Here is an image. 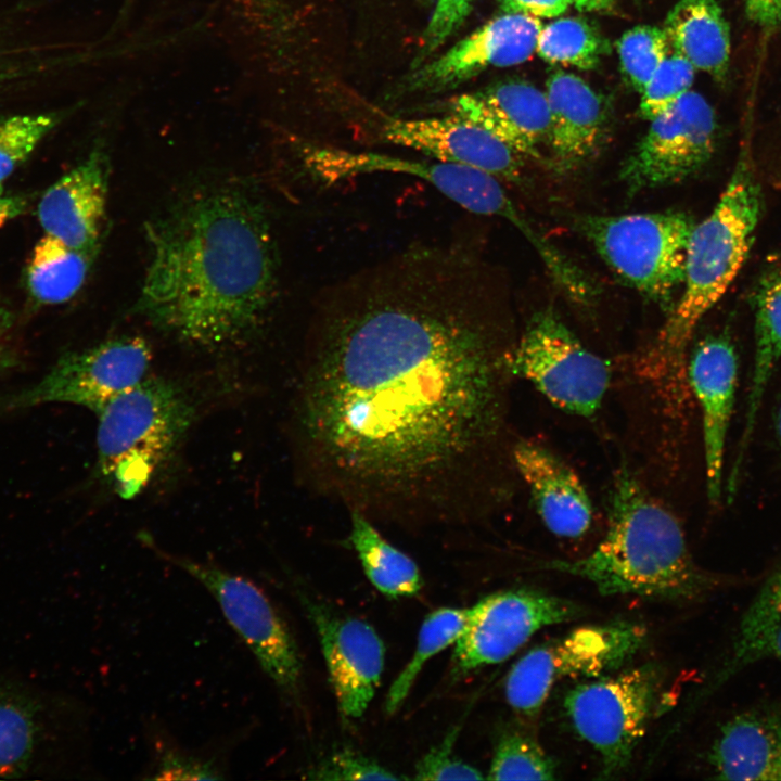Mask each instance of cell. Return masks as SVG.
<instances>
[{"label":"cell","mask_w":781,"mask_h":781,"mask_svg":"<svg viewBox=\"0 0 781 781\" xmlns=\"http://www.w3.org/2000/svg\"><path fill=\"white\" fill-rule=\"evenodd\" d=\"M512 347L460 247L412 246L328 287L296 408L315 486L367 517L472 512L504 436Z\"/></svg>","instance_id":"6da1fadb"},{"label":"cell","mask_w":781,"mask_h":781,"mask_svg":"<svg viewBox=\"0 0 781 781\" xmlns=\"http://www.w3.org/2000/svg\"><path fill=\"white\" fill-rule=\"evenodd\" d=\"M150 258L136 312L167 334L216 349L251 336L277 293L278 265L259 200L199 188L145 226Z\"/></svg>","instance_id":"7a4b0ae2"},{"label":"cell","mask_w":781,"mask_h":781,"mask_svg":"<svg viewBox=\"0 0 781 781\" xmlns=\"http://www.w3.org/2000/svg\"><path fill=\"white\" fill-rule=\"evenodd\" d=\"M584 578L605 596L693 602L745 582L705 571L692 558L678 518L625 465L609 496L606 533L586 556L545 562Z\"/></svg>","instance_id":"3957f363"},{"label":"cell","mask_w":781,"mask_h":781,"mask_svg":"<svg viewBox=\"0 0 781 781\" xmlns=\"http://www.w3.org/2000/svg\"><path fill=\"white\" fill-rule=\"evenodd\" d=\"M750 148L745 142L719 201L695 223L681 296L638 364L642 379L668 402L681 401L687 349L694 330L734 280L753 242L763 197Z\"/></svg>","instance_id":"277c9868"},{"label":"cell","mask_w":781,"mask_h":781,"mask_svg":"<svg viewBox=\"0 0 781 781\" xmlns=\"http://www.w3.org/2000/svg\"><path fill=\"white\" fill-rule=\"evenodd\" d=\"M97 415L98 471L119 497L131 499L170 459L195 418V406L181 384L148 376Z\"/></svg>","instance_id":"5b68a950"},{"label":"cell","mask_w":781,"mask_h":781,"mask_svg":"<svg viewBox=\"0 0 781 781\" xmlns=\"http://www.w3.org/2000/svg\"><path fill=\"white\" fill-rule=\"evenodd\" d=\"M574 226L624 284L664 308L671 306L673 294L684 280L687 248L695 226L690 215L670 209L580 214L574 217Z\"/></svg>","instance_id":"8992f818"},{"label":"cell","mask_w":781,"mask_h":781,"mask_svg":"<svg viewBox=\"0 0 781 781\" xmlns=\"http://www.w3.org/2000/svg\"><path fill=\"white\" fill-rule=\"evenodd\" d=\"M645 628L628 620L581 626L532 648L509 670L504 694L527 718L539 715L552 688L569 677H600L625 666L644 645Z\"/></svg>","instance_id":"52a82bcc"},{"label":"cell","mask_w":781,"mask_h":781,"mask_svg":"<svg viewBox=\"0 0 781 781\" xmlns=\"http://www.w3.org/2000/svg\"><path fill=\"white\" fill-rule=\"evenodd\" d=\"M660 687L658 670L641 665L581 682L566 693L565 714L577 735L599 754L601 779L616 778L630 764Z\"/></svg>","instance_id":"ba28073f"},{"label":"cell","mask_w":781,"mask_h":781,"mask_svg":"<svg viewBox=\"0 0 781 781\" xmlns=\"http://www.w3.org/2000/svg\"><path fill=\"white\" fill-rule=\"evenodd\" d=\"M142 538L156 555L185 572L212 594L267 677L285 699L298 705L303 677L298 648L269 597L244 576L170 553L156 547L148 536Z\"/></svg>","instance_id":"9c48e42d"},{"label":"cell","mask_w":781,"mask_h":781,"mask_svg":"<svg viewBox=\"0 0 781 781\" xmlns=\"http://www.w3.org/2000/svg\"><path fill=\"white\" fill-rule=\"evenodd\" d=\"M512 376L528 381L569 414L593 415L607 392L609 363L589 350L552 308L535 312L509 359Z\"/></svg>","instance_id":"30bf717a"},{"label":"cell","mask_w":781,"mask_h":781,"mask_svg":"<svg viewBox=\"0 0 781 781\" xmlns=\"http://www.w3.org/2000/svg\"><path fill=\"white\" fill-rule=\"evenodd\" d=\"M151 348L139 336H118L63 356L36 384L5 399L4 408L73 404L98 413L148 377Z\"/></svg>","instance_id":"8fae6325"},{"label":"cell","mask_w":781,"mask_h":781,"mask_svg":"<svg viewBox=\"0 0 781 781\" xmlns=\"http://www.w3.org/2000/svg\"><path fill=\"white\" fill-rule=\"evenodd\" d=\"M650 121L619 170L632 194L687 180L703 169L716 148L715 113L695 91L689 90Z\"/></svg>","instance_id":"7c38bea8"},{"label":"cell","mask_w":781,"mask_h":781,"mask_svg":"<svg viewBox=\"0 0 781 781\" xmlns=\"http://www.w3.org/2000/svg\"><path fill=\"white\" fill-rule=\"evenodd\" d=\"M575 602L545 591L520 588L499 591L469 609L466 625L456 641L452 671L465 674L501 663L538 630L580 617Z\"/></svg>","instance_id":"4fadbf2b"},{"label":"cell","mask_w":781,"mask_h":781,"mask_svg":"<svg viewBox=\"0 0 781 781\" xmlns=\"http://www.w3.org/2000/svg\"><path fill=\"white\" fill-rule=\"evenodd\" d=\"M306 169L324 182L373 172L406 174L432 184L437 191L469 212L502 217L512 200L500 180L482 170L444 163L348 151L331 146L303 149Z\"/></svg>","instance_id":"5bb4252c"},{"label":"cell","mask_w":781,"mask_h":781,"mask_svg":"<svg viewBox=\"0 0 781 781\" xmlns=\"http://www.w3.org/2000/svg\"><path fill=\"white\" fill-rule=\"evenodd\" d=\"M299 598L319 637L341 713L348 718L361 717L383 673V641L367 622L340 616L303 593Z\"/></svg>","instance_id":"9a60e30c"},{"label":"cell","mask_w":781,"mask_h":781,"mask_svg":"<svg viewBox=\"0 0 781 781\" xmlns=\"http://www.w3.org/2000/svg\"><path fill=\"white\" fill-rule=\"evenodd\" d=\"M390 143L413 149L435 161L472 167L500 181L520 183L524 156L497 136L462 117L389 119L382 129Z\"/></svg>","instance_id":"2e32d148"},{"label":"cell","mask_w":781,"mask_h":781,"mask_svg":"<svg viewBox=\"0 0 781 781\" xmlns=\"http://www.w3.org/2000/svg\"><path fill=\"white\" fill-rule=\"evenodd\" d=\"M738 375V355L725 334L700 341L687 361V381L701 410L706 492L713 505L722 494L726 441Z\"/></svg>","instance_id":"e0dca14e"},{"label":"cell","mask_w":781,"mask_h":781,"mask_svg":"<svg viewBox=\"0 0 781 781\" xmlns=\"http://www.w3.org/2000/svg\"><path fill=\"white\" fill-rule=\"evenodd\" d=\"M541 28V22L534 16L521 13L500 15L417 71L411 76V87L443 90L488 67L523 63L536 51Z\"/></svg>","instance_id":"ac0fdd59"},{"label":"cell","mask_w":781,"mask_h":781,"mask_svg":"<svg viewBox=\"0 0 781 781\" xmlns=\"http://www.w3.org/2000/svg\"><path fill=\"white\" fill-rule=\"evenodd\" d=\"M108 172L106 155L95 149L56 180L38 204L44 234L93 254L106 217Z\"/></svg>","instance_id":"d6986e66"},{"label":"cell","mask_w":781,"mask_h":781,"mask_svg":"<svg viewBox=\"0 0 781 781\" xmlns=\"http://www.w3.org/2000/svg\"><path fill=\"white\" fill-rule=\"evenodd\" d=\"M511 456L545 526L561 538L584 536L593 508L575 471L551 449L529 439L514 444Z\"/></svg>","instance_id":"ffe728a7"},{"label":"cell","mask_w":781,"mask_h":781,"mask_svg":"<svg viewBox=\"0 0 781 781\" xmlns=\"http://www.w3.org/2000/svg\"><path fill=\"white\" fill-rule=\"evenodd\" d=\"M550 126L547 144L559 171L580 168L598 155L607 132L600 95L580 77L558 72L547 81Z\"/></svg>","instance_id":"44dd1931"},{"label":"cell","mask_w":781,"mask_h":781,"mask_svg":"<svg viewBox=\"0 0 781 781\" xmlns=\"http://www.w3.org/2000/svg\"><path fill=\"white\" fill-rule=\"evenodd\" d=\"M452 115L487 129L524 157L540 158L550 114L546 93L525 81H509L451 100Z\"/></svg>","instance_id":"7402d4cb"},{"label":"cell","mask_w":781,"mask_h":781,"mask_svg":"<svg viewBox=\"0 0 781 781\" xmlns=\"http://www.w3.org/2000/svg\"><path fill=\"white\" fill-rule=\"evenodd\" d=\"M707 758L713 779L781 781V706L761 704L732 716Z\"/></svg>","instance_id":"603a6c76"},{"label":"cell","mask_w":781,"mask_h":781,"mask_svg":"<svg viewBox=\"0 0 781 781\" xmlns=\"http://www.w3.org/2000/svg\"><path fill=\"white\" fill-rule=\"evenodd\" d=\"M755 350L744 424L730 476L740 478L752 443L763 398L781 360V266L759 280L755 296Z\"/></svg>","instance_id":"cb8c5ba5"},{"label":"cell","mask_w":781,"mask_h":781,"mask_svg":"<svg viewBox=\"0 0 781 781\" xmlns=\"http://www.w3.org/2000/svg\"><path fill=\"white\" fill-rule=\"evenodd\" d=\"M664 31L670 48L695 69L718 80L726 78L730 61V33L715 0H679L668 12Z\"/></svg>","instance_id":"d4e9b609"},{"label":"cell","mask_w":781,"mask_h":781,"mask_svg":"<svg viewBox=\"0 0 781 781\" xmlns=\"http://www.w3.org/2000/svg\"><path fill=\"white\" fill-rule=\"evenodd\" d=\"M764 660L781 664V569L760 586L742 615L730 649L718 667L710 690Z\"/></svg>","instance_id":"484cf974"},{"label":"cell","mask_w":781,"mask_h":781,"mask_svg":"<svg viewBox=\"0 0 781 781\" xmlns=\"http://www.w3.org/2000/svg\"><path fill=\"white\" fill-rule=\"evenodd\" d=\"M42 703L25 687L0 680V779L34 767L47 732Z\"/></svg>","instance_id":"4316f807"},{"label":"cell","mask_w":781,"mask_h":781,"mask_svg":"<svg viewBox=\"0 0 781 781\" xmlns=\"http://www.w3.org/2000/svg\"><path fill=\"white\" fill-rule=\"evenodd\" d=\"M349 540L368 579L383 594L395 599L420 591L422 578L415 562L389 543L362 513H350Z\"/></svg>","instance_id":"83f0119b"},{"label":"cell","mask_w":781,"mask_h":781,"mask_svg":"<svg viewBox=\"0 0 781 781\" xmlns=\"http://www.w3.org/2000/svg\"><path fill=\"white\" fill-rule=\"evenodd\" d=\"M92 253L71 247L44 234L36 244L27 269L31 295L48 305L73 298L84 285Z\"/></svg>","instance_id":"f1b7e54d"},{"label":"cell","mask_w":781,"mask_h":781,"mask_svg":"<svg viewBox=\"0 0 781 781\" xmlns=\"http://www.w3.org/2000/svg\"><path fill=\"white\" fill-rule=\"evenodd\" d=\"M469 609L440 607L423 620L412 657L393 681L385 700V712L393 715L408 696L423 665L456 643L468 620Z\"/></svg>","instance_id":"f546056e"},{"label":"cell","mask_w":781,"mask_h":781,"mask_svg":"<svg viewBox=\"0 0 781 781\" xmlns=\"http://www.w3.org/2000/svg\"><path fill=\"white\" fill-rule=\"evenodd\" d=\"M603 51L597 30L577 17L559 18L542 26L536 47L547 62L581 69L594 67Z\"/></svg>","instance_id":"4dcf8cb0"},{"label":"cell","mask_w":781,"mask_h":781,"mask_svg":"<svg viewBox=\"0 0 781 781\" xmlns=\"http://www.w3.org/2000/svg\"><path fill=\"white\" fill-rule=\"evenodd\" d=\"M555 765L537 740L508 731L498 740L486 779L553 780Z\"/></svg>","instance_id":"1f68e13d"},{"label":"cell","mask_w":781,"mask_h":781,"mask_svg":"<svg viewBox=\"0 0 781 781\" xmlns=\"http://www.w3.org/2000/svg\"><path fill=\"white\" fill-rule=\"evenodd\" d=\"M59 121L60 115L55 113L0 118V189Z\"/></svg>","instance_id":"d6a6232c"},{"label":"cell","mask_w":781,"mask_h":781,"mask_svg":"<svg viewBox=\"0 0 781 781\" xmlns=\"http://www.w3.org/2000/svg\"><path fill=\"white\" fill-rule=\"evenodd\" d=\"M622 71L638 91H642L669 54L664 29L639 25L627 30L617 42Z\"/></svg>","instance_id":"836d02e7"},{"label":"cell","mask_w":781,"mask_h":781,"mask_svg":"<svg viewBox=\"0 0 781 781\" xmlns=\"http://www.w3.org/2000/svg\"><path fill=\"white\" fill-rule=\"evenodd\" d=\"M694 71L681 55L668 54L641 91L640 115L651 120L668 110L690 90Z\"/></svg>","instance_id":"e575fe53"},{"label":"cell","mask_w":781,"mask_h":781,"mask_svg":"<svg viewBox=\"0 0 781 781\" xmlns=\"http://www.w3.org/2000/svg\"><path fill=\"white\" fill-rule=\"evenodd\" d=\"M148 779L156 780H214L225 774L218 761L193 754L179 746H158Z\"/></svg>","instance_id":"d590c367"},{"label":"cell","mask_w":781,"mask_h":781,"mask_svg":"<svg viewBox=\"0 0 781 781\" xmlns=\"http://www.w3.org/2000/svg\"><path fill=\"white\" fill-rule=\"evenodd\" d=\"M313 780H397L399 776L373 759L348 748L340 750L323 758L309 771Z\"/></svg>","instance_id":"8d00e7d4"},{"label":"cell","mask_w":781,"mask_h":781,"mask_svg":"<svg viewBox=\"0 0 781 781\" xmlns=\"http://www.w3.org/2000/svg\"><path fill=\"white\" fill-rule=\"evenodd\" d=\"M460 726L453 727L444 740L417 764V780H482L486 777L475 767L462 761L452 753Z\"/></svg>","instance_id":"74e56055"},{"label":"cell","mask_w":781,"mask_h":781,"mask_svg":"<svg viewBox=\"0 0 781 781\" xmlns=\"http://www.w3.org/2000/svg\"><path fill=\"white\" fill-rule=\"evenodd\" d=\"M474 0H437L424 33V52L445 42L463 23Z\"/></svg>","instance_id":"f35d334b"},{"label":"cell","mask_w":781,"mask_h":781,"mask_svg":"<svg viewBox=\"0 0 781 781\" xmlns=\"http://www.w3.org/2000/svg\"><path fill=\"white\" fill-rule=\"evenodd\" d=\"M505 13H521L534 17H555L563 14L572 0H497Z\"/></svg>","instance_id":"ab89813d"},{"label":"cell","mask_w":781,"mask_h":781,"mask_svg":"<svg viewBox=\"0 0 781 781\" xmlns=\"http://www.w3.org/2000/svg\"><path fill=\"white\" fill-rule=\"evenodd\" d=\"M747 18L765 30H772L781 23V0H745Z\"/></svg>","instance_id":"60d3db41"},{"label":"cell","mask_w":781,"mask_h":781,"mask_svg":"<svg viewBox=\"0 0 781 781\" xmlns=\"http://www.w3.org/2000/svg\"><path fill=\"white\" fill-rule=\"evenodd\" d=\"M24 207V203L16 196L4 193L0 189V228L11 218L17 216Z\"/></svg>","instance_id":"b9f144b4"},{"label":"cell","mask_w":781,"mask_h":781,"mask_svg":"<svg viewBox=\"0 0 781 781\" xmlns=\"http://www.w3.org/2000/svg\"><path fill=\"white\" fill-rule=\"evenodd\" d=\"M614 0H572V3L579 11L594 12L606 10L612 7Z\"/></svg>","instance_id":"7bdbcfd3"},{"label":"cell","mask_w":781,"mask_h":781,"mask_svg":"<svg viewBox=\"0 0 781 781\" xmlns=\"http://www.w3.org/2000/svg\"><path fill=\"white\" fill-rule=\"evenodd\" d=\"M773 436L781 450V398L778 400L772 415Z\"/></svg>","instance_id":"ee69618b"},{"label":"cell","mask_w":781,"mask_h":781,"mask_svg":"<svg viewBox=\"0 0 781 781\" xmlns=\"http://www.w3.org/2000/svg\"><path fill=\"white\" fill-rule=\"evenodd\" d=\"M276 0H245V3L260 15H265L268 11H271V5Z\"/></svg>","instance_id":"f6af8a7d"},{"label":"cell","mask_w":781,"mask_h":781,"mask_svg":"<svg viewBox=\"0 0 781 781\" xmlns=\"http://www.w3.org/2000/svg\"><path fill=\"white\" fill-rule=\"evenodd\" d=\"M16 68H13L8 59L3 56V52L0 50V88L4 85L7 80H9L11 77H13V71Z\"/></svg>","instance_id":"bcb514c9"},{"label":"cell","mask_w":781,"mask_h":781,"mask_svg":"<svg viewBox=\"0 0 781 781\" xmlns=\"http://www.w3.org/2000/svg\"><path fill=\"white\" fill-rule=\"evenodd\" d=\"M1 334H2V328H1V322H0V342H1Z\"/></svg>","instance_id":"7dc6e473"}]
</instances>
